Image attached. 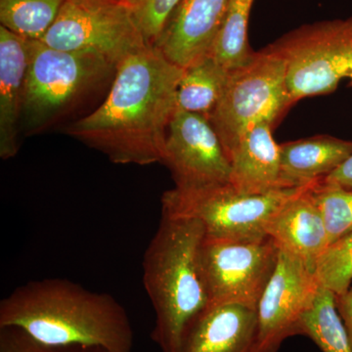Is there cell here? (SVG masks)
<instances>
[{"instance_id":"cell-2","label":"cell","mask_w":352,"mask_h":352,"mask_svg":"<svg viewBox=\"0 0 352 352\" xmlns=\"http://www.w3.org/2000/svg\"><path fill=\"white\" fill-rule=\"evenodd\" d=\"M16 326L45 346H100L132 352L133 329L126 309L109 294L61 278L36 280L0 302V327Z\"/></svg>"},{"instance_id":"cell-22","label":"cell","mask_w":352,"mask_h":352,"mask_svg":"<svg viewBox=\"0 0 352 352\" xmlns=\"http://www.w3.org/2000/svg\"><path fill=\"white\" fill-rule=\"evenodd\" d=\"M312 194L323 214L330 245L352 232V190L317 182Z\"/></svg>"},{"instance_id":"cell-25","label":"cell","mask_w":352,"mask_h":352,"mask_svg":"<svg viewBox=\"0 0 352 352\" xmlns=\"http://www.w3.org/2000/svg\"><path fill=\"white\" fill-rule=\"evenodd\" d=\"M16 326L0 327V352H56Z\"/></svg>"},{"instance_id":"cell-19","label":"cell","mask_w":352,"mask_h":352,"mask_svg":"<svg viewBox=\"0 0 352 352\" xmlns=\"http://www.w3.org/2000/svg\"><path fill=\"white\" fill-rule=\"evenodd\" d=\"M300 336L309 338L322 352H352L336 305L335 294L321 285L314 305L303 316Z\"/></svg>"},{"instance_id":"cell-21","label":"cell","mask_w":352,"mask_h":352,"mask_svg":"<svg viewBox=\"0 0 352 352\" xmlns=\"http://www.w3.org/2000/svg\"><path fill=\"white\" fill-rule=\"evenodd\" d=\"M66 0H0L2 27L29 41H41Z\"/></svg>"},{"instance_id":"cell-11","label":"cell","mask_w":352,"mask_h":352,"mask_svg":"<svg viewBox=\"0 0 352 352\" xmlns=\"http://www.w3.org/2000/svg\"><path fill=\"white\" fill-rule=\"evenodd\" d=\"M177 188L231 182V164L219 134L205 116L177 109L166 134L162 163Z\"/></svg>"},{"instance_id":"cell-16","label":"cell","mask_w":352,"mask_h":352,"mask_svg":"<svg viewBox=\"0 0 352 352\" xmlns=\"http://www.w3.org/2000/svg\"><path fill=\"white\" fill-rule=\"evenodd\" d=\"M270 124L250 129L228 154L231 185L243 194H264L289 188L284 184L280 166V145Z\"/></svg>"},{"instance_id":"cell-13","label":"cell","mask_w":352,"mask_h":352,"mask_svg":"<svg viewBox=\"0 0 352 352\" xmlns=\"http://www.w3.org/2000/svg\"><path fill=\"white\" fill-rule=\"evenodd\" d=\"M256 309L210 303L190 322L176 352H256Z\"/></svg>"},{"instance_id":"cell-3","label":"cell","mask_w":352,"mask_h":352,"mask_svg":"<svg viewBox=\"0 0 352 352\" xmlns=\"http://www.w3.org/2000/svg\"><path fill=\"white\" fill-rule=\"evenodd\" d=\"M205 231L199 220L162 210L143 258V284L156 314L151 339L176 352L190 322L210 305L201 266Z\"/></svg>"},{"instance_id":"cell-17","label":"cell","mask_w":352,"mask_h":352,"mask_svg":"<svg viewBox=\"0 0 352 352\" xmlns=\"http://www.w3.org/2000/svg\"><path fill=\"white\" fill-rule=\"evenodd\" d=\"M352 155V141L317 135L280 145L281 176L287 187L305 186L333 173Z\"/></svg>"},{"instance_id":"cell-8","label":"cell","mask_w":352,"mask_h":352,"mask_svg":"<svg viewBox=\"0 0 352 352\" xmlns=\"http://www.w3.org/2000/svg\"><path fill=\"white\" fill-rule=\"evenodd\" d=\"M41 41L58 50L94 51L117 66L151 45L129 7L85 0H66Z\"/></svg>"},{"instance_id":"cell-4","label":"cell","mask_w":352,"mask_h":352,"mask_svg":"<svg viewBox=\"0 0 352 352\" xmlns=\"http://www.w3.org/2000/svg\"><path fill=\"white\" fill-rule=\"evenodd\" d=\"M22 120L38 133L73 112L115 76L117 65L94 51H64L29 41Z\"/></svg>"},{"instance_id":"cell-1","label":"cell","mask_w":352,"mask_h":352,"mask_svg":"<svg viewBox=\"0 0 352 352\" xmlns=\"http://www.w3.org/2000/svg\"><path fill=\"white\" fill-rule=\"evenodd\" d=\"M183 71L156 46L129 55L118 65L103 103L67 133L115 164H161Z\"/></svg>"},{"instance_id":"cell-12","label":"cell","mask_w":352,"mask_h":352,"mask_svg":"<svg viewBox=\"0 0 352 352\" xmlns=\"http://www.w3.org/2000/svg\"><path fill=\"white\" fill-rule=\"evenodd\" d=\"M230 0H182L154 46L180 68L208 56Z\"/></svg>"},{"instance_id":"cell-10","label":"cell","mask_w":352,"mask_h":352,"mask_svg":"<svg viewBox=\"0 0 352 352\" xmlns=\"http://www.w3.org/2000/svg\"><path fill=\"white\" fill-rule=\"evenodd\" d=\"M320 283L314 268L280 251L276 268L259 300L256 352H278L300 336V324L314 305Z\"/></svg>"},{"instance_id":"cell-5","label":"cell","mask_w":352,"mask_h":352,"mask_svg":"<svg viewBox=\"0 0 352 352\" xmlns=\"http://www.w3.org/2000/svg\"><path fill=\"white\" fill-rule=\"evenodd\" d=\"M305 186L264 194L240 193L231 183L198 188L175 187L162 196V210L199 220L206 241H258L268 237L266 226L278 208Z\"/></svg>"},{"instance_id":"cell-24","label":"cell","mask_w":352,"mask_h":352,"mask_svg":"<svg viewBox=\"0 0 352 352\" xmlns=\"http://www.w3.org/2000/svg\"><path fill=\"white\" fill-rule=\"evenodd\" d=\"M182 0H126L148 43L154 46Z\"/></svg>"},{"instance_id":"cell-7","label":"cell","mask_w":352,"mask_h":352,"mask_svg":"<svg viewBox=\"0 0 352 352\" xmlns=\"http://www.w3.org/2000/svg\"><path fill=\"white\" fill-rule=\"evenodd\" d=\"M265 50L283 60L294 104L335 91L344 78L352 85V16L303 25Z\"/></svg>"},{"instance_id":"cell-6","label":"cell","mask_w":352,"mask_h":352,"mask_svg":"<svg viewBox=\"0 0 352 352\" xmlns=\"http://www.w3.org/2000/svg\"><path fill=\"white\" fill-rule=\"evenodd\" d=\"M294 105L283 60L264 48L230 71L224 94L208 120L228 157L252 127H274Z\"/></svg>"},{"instance_id":"cell-29","label":"cell","mask_w":352,"mask_h":352,"mask_svg":"<svg viewBox=\"0 0 352 352\" xmlns=\"http://www.w3.org/2000/svg\"><path fill=\"white\" fill-rule=\"evenodd\" d=\"M85 1L113 2V3H122L126 6V0H85Z\"/></svg>"},{"instance_id":"cell-20","label":"cell","mask_w":352,"mask_h":352,"mask_svg":"<svg viewBox=\"0 0 352 352\" xmlns=\"http://www.w3.org/2000/svg\"><path fill=\"white\" fill-rule=\"evenodd\" d=\"M254 0H230L210 56L228 71L239 68L254 55L249 43V21Z\"/></svg>"},{"instance_id":"cell-26","label":"cell","mask_w":352,"mask_h":352,"mask_svg":"<svg viewBox=\"0 0 352 352\" xmlns=\"http://www.w3.org/2000/svg\"><path fill=\"white\" fill-rule=\"evenodd\" d=\"M319 182L340 188L352 190V155L337 170Z\"/></svg>"},{"instance_id":"cell-27","label":"cell","mask_w":352,"mask_h":352,"mask_svg":"<svg viewBox=\"0 0 352 352\" xmlns=\"http://www.w3.org/2000/svg\"><path fill=\"white\" fill-rule=\"evenodd\" d=\"M336 305L352 347V284L344 294L336 296Z\"/></svg>"},{"instance_id":"cell-28","label":"cell","mask_w":352,"mask_h":352,"mask_svg":"<svg viewBox=\"0 0 352 352\" xmlns=\"http://www.w3.org/2000/svg\"><path fill=\"white\" fill-rule=\"evenodd\" d=\"M56 352H109L100 346H71L58 347Z\"/></svg>"},{"instance_id":"cell-15","label":"cell","mask_w":352,"mask_h":352,"mask_svg":"<svg viewBox=\"0 0 352 352\" xmlns=\"http://www.w3.org/2000/svg\"><path fill=\"white\" fill-rule=\"evenodd\" d=\"M29 59V39L0 25V157L3 160L15 157L19 151Z\"/></svg>"},{"instance_id":"cell-9","label":"cell","mask_w":352,"mask_h":352,"mask_svg":"<svg viewBox=\"0 0 352 352\" xmlns=\"http://www.w3.org/2000/svg\"><path fill=\"white\" fill-rule=\"evenodd\" d=\"M279 254L270 237L245 242L204 241L201 266L210 302L256 309Z\"/></svg>"},{"instance_id":"cell-14","label":"cell","mask_w":352,"mask_h":352,"mask_svg":"<svg viewBox=\"0 0 352 352\" xmlns=\"http://www.w3.org/2000/svg\"><path fill=\"white\" fill-rule=\"evenodd\" d=\"M314 183L285 201L266 226V234L280 251L296 256L314 270L330 245L323 214L312 194Z\"/></svg>"},{"instance_id":"cell-23","label":"cell","mask_w":352,"mask_h":352,"mask_svg":"<svg viewBox=\"0 0 352 352\" xmlns=\"http://www.w3.org/2000/svg\"><path fill=\"white\" fill-rule=\"evenodd\" d=\"M321 286L342 295L352 284V232L329 245L315 268Z\"/></svg>"},{"instance_id":"cell-18","label":"cell","mask_w":352,"mask_h":352,"mask_svg":"<svg viewBox=\"0 0 352 352\" xmlns=\"http://www.w3.org/2000/svg\"><path fill=\"white\" fill-rule=\"evenodd\" d=\"M230 71L214 57L199 60L183 71L177 88V109L210 119L226 90Z\"/></svg>"}]
</instances>
